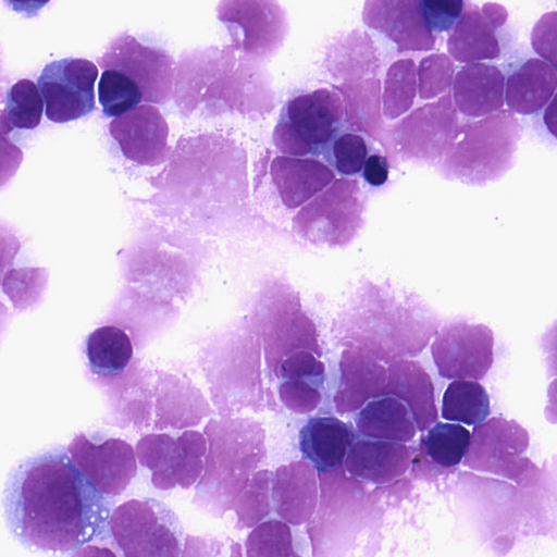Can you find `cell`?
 Instances as JSON below:
<instances>
[{"label":"cell","mask_w":557,"mask_h":557,"mask_svg":"<svg viewBox=\"0 0 557 557\" xmlns=\"http://www.w3.org/2000/svg\"><path fill=\"white\" fill-rule=\"evenodd\" d=\"M111 498L96 490L59 446L26 458L11 471L4 511L11 532L25 546L66 554L106 530Z\"/></svg>","instance_id":"6da1fadb"},{"label":"cell","mask_w":557,"mask_h":557,"mask_svg":"<svg viewBox=\"0 0 557 557\" xmlns=\"http://www.w3.org/2000/svg\"><path fill=\"white\" fill-rule=\"evenodd\" d=\"M440 324L437 314L416 294L366 280L339 314L337 330L343 343L392 363L419 355Z\"/></svg>","instance_id":"7a4b0ae2"},{"label":"cell","mask_w":557,"mask_h":557,"mask_svg":"<svg viewBox=\"0 0 557 557\" xmlns=\"http://www.w3.org/2000/svg\"><path fill=\"white\" fill-rule=\"evenodd\" d=\"M205 467L193 504L206 515L222 518L265 457L264 434L240 420L211 421L206 429Z\"/></svg>","instance_id":"3957f363"},{"label":"cell","mask_w":557,"mask_h":557,"mask_svg":"<svg viewBox=\"0 0 557 557\" xmlns=\"http://www.w3.org/2000/svg\"><path fill=\"white\" fill-rule=\"evenodd\" d=\"M521 136L522 125L508 109L459 124L437 171L470 186L498 181L513 168Z\"/></svg>","instance_id":"277c9868"},{"label":"cell","mask_w":557,"mask_h":557,"mask_svg":"<svg viewBox=\"0 0 557 557\" xmlns=\"http://www.w3.org/2000/svg\"><path fill=\"white\" fill-rule=\"evenodd\" d=\"M459 124V113L448 91L386 126L381 145L389 165H396L399 160L437 165L448 150Z\"/></svg>","instance_id":"5b68a950"},{"label":"cell","mask_w":557,"mask_h":557,"mask_svg":"<svg viewBox=\"0 0 557 557\" xmlns=\"http://www.w3.org/2000/svg\"><path fill=\"white\" fill-rule=\"evenodd\" d=\"M109 529L124 557H181L185 530L164 502L132 498L113 508Z\"/></svg>","instance_id":"8992f818"},{"label":"cell","mask_w":557,"mask_h":557,"mask_svg":"<svg viewBox=\"0 0 557 557\" xmlns=\"http://www.w3.org/2000/svg\"><path fill=\"white\" fill-rule=\"evenodd\" d=\"M367 196L356 178H336L294 218L299 236L314 245L346 247L362 230Z\"/></svg>","instance_id":"52a82bcc"},{"label":"cell","mask_w":557,"mask_h":557,"mask_svg":"<svg viewBox=\"0 0 557 557\" xmlns=\"http://www.w3.org/2000/svg\"><path fill=\"white\" fill-rule=\"evenodd\" d=\"M345 116L339 94L321 87L290 98L273 131L276 149L302 158L327 144Z\"/></svg>","instance_id":"ba28073f"},{"label":"cell","mask_w":557,"mask_h":557,"mask_svg":"<svg viewBox=\"0 0 557 557\" xmlns=\"http://www.w3.org/2000/svg\"><path fill=\"white\" fill-rule=\"evenodd\" d=\"M207 447V438L197 431H186L177 438L153 433L138 441L135 454L139 463L151 471L156 488L188 490L202 474Z\"/></svg>","instance_id":"9c48e42d"},{"label":"cell","mask_w":557,"mask_h":557,"mask_svg":"<svg viewBox=\"0 0 557 557\" xmlns=\"http://www.w3.org/2000/svg\"><path fill=\"white\" fill-rule=\"evenodd\" d=\"M96 64L84 58H64L47 63L38 76L46 117L64 124L89 114L96 104Z\"/></svg>","instance_id":"30bf717a"},{"label":"cell","mask_w":557,"mask_h":557,"mask_svg":"<svg viewBox=\"0 0 557 557\" xmlns=\"http://www.w3.org/2000/svg\"><path fill=\"white\" fill-rule=\"evenodd\" d=\"M529 443L528 431L517 421L494 417L473 429L463 465L517 480L537 470L530 459L521 457Z\"/></svg>","instance_id":"8fae6325"},{"label":"cell","mask_w":557,"mask_h":557,"mask_svg":"<svg viewBox=\"0 0 557 557\" xmlns=\"http://www.w3.org/2000/svg\"><path fill=\"white\" fill-rule=\"evenodd\" d=\"M494 344L487 325L454 320L438 330L431 354L442 377L476 381L493 366Z\"/></svg>","instance_id":"7c38bea8"},{"label":"cell","mask_w":557,"mask_h":557,"mask_svg":"<svg viewBox=\"0 0 557 557\" xmlns=\"http://www.w3.org/2000/svg\"><path fill=\"white\" fill-rule=\"evenodd\" d=\"M97 61L102 70L114 69L132 78L146 102L164 103L171 95L173 58L162 49L139 42L127 33L114 37Z\"/></svg>","instance_id":"4fadbf2b"},{"label":"cell","mask_w":557,"mask_h":557,"mask_svg":"<svg viewBox=\"0 0 557 557\" xmlns=\"http://www.w3.org/2000/svg\"><path fill=\"white\" fill-rule=\"evenodd\" d=\"M216 12L234 46L255 57L275 52L288 30L286 12L276 1L226 0L218 4Z\"/></svg>","instance_id":"5bb4252c"},{"label":"cell","mask_w":557,"mask_h":557,"mask_svg":"<svg viewBox=\"0 0 557 557\" xmlns=\"http://www.w3.org/2000/svg\"><path fill=\"white\" fill-rule=\"evenodd\" d=\"M71 460L101 494H123L137 473L133 446L122 438L95 442L77 433L66 447Z\"/></svg>","instance_id":"9a60e30c"},{"label":"cell","mask_w":557,"mask_h":557,"mask_svg":"<svg viewBox=\"0 0 557 557\" xmlns=\"http://www.w3.org/2000/svg\"><path fill=\"white\" fill-rule=\"evenodd\" d=\"M362 22L392 41L400 53L430 51L436 46V34L419 0H367Z\"/></svg>","instance_id":"2e32d148"},{"label":"cell","mask_w":557,"mask_h":557,"mask_svg":"<svg viewBox=\"0 0 557 557\" xmlns=\"http://www.w3.org/2000/svg\"><path fill=\"white\" fill-rule=\"evenodd\" d=\"M169 132L162 112L152 104H139L109 124L123 156L139 165L156 166L168 159Z\"/></svg>","instance_id":"e0dca14e"},{"label":"cell","mask_w":557,"mask_h":557,"mask_svg":"<svg viewBox=\"0 0 557 557\" xmlns=\"http://www.w3.org/2000/svg\"><path fill=\"white\" fill-rule=\"evenodd\" d=\"M271 502L277 516L287 524L308 523L319 502L314 467L307 460L277 467L271 479Z\"/></svg>","instance_id":"ac0fdd59"},{"label":"cell","mask_w":557,"mask_h":557,"mask_svg":"<svg viewBox=\"0 0 557 557\" xmlns=\"http://www.w3.org/2000/svg\"><path fill=\"white\" fill-rule=\"evenodd\" d=\"M344 344L341 381L334 396L335 409L342 414L357 411L381 396L387 380V369L377 359L351 343Z\"/></svg>","instance_id":"d6986e66"},{"label":"cell","mask_w":557,"mask_h":557,"mask_svg":"<svg viewBox=\"0 0 557 557\" xmlns=\"http://www.w3.org/2000/svg\"><path fill=\"white\" fill-rule=\"evenodd\" d=\"M505 82V75L496 65L466 64L454 76L453 102L462 115L482 119L504 109Z\"/></svg>","instance_id":"ffe728a7"},{"label":"cell","mask_w":557,"mask_h":557,"mask_svg":"<svg viewBox=\"0 0 557 557\" xmlns=\"http://www.w3.org/2000/svg\"><path fill=\"white\" fill-rule=\"evenodd\" d=\"M270 176L282 203L288 209L305 206L335 180L334 171L315 158L276 156Z\"/></svg>","instance_id":"44dd1931"},{"label":"cell","mask_w":557,"mask_h":557,"mask_svg":"<svg viewBox=\"0 0 557 557\" xmlns=\"http://www.w3.org/2000/svg\"><path fill=\"white\" fill-rule=\"evenodd\" d=\"M383 396H396L410 409L416 428L423 432L438 420L434 383L424 367L414 360L399 359L387 368Z\"/></svg>","instance_id":"7402d4cb"},{"label":"cell","mask_w":557,"mask_h":557,"mask_svg":"<svg viewBox=\"0 0 557 557\" xmlns=\"http://www.w3.org/2000/svg\"><path fill=\"white\" fill-rule=\"evenodd\" d=\"M413 455V449L403 443L359 440L345 457V469L366 482L386 484L407 472Z\"/></svg>","instance_id":"603a6c76"},{"label":"cell","mask_w":557,"mask_h":557,"mask_svg":"<svg viewBox=\"0 0 557 557\" xmlns=\"http://www.w3.org/2000/svg\"><path fill=\"white\" fill-rule=\"evenodd\" d=\"M354 441L352 428L335 417L312 418L299 434L301 454L319 473L339 468Z\"/></svg>","instance_id":"cb8c5ba5"},{"label":"cell","mask_w":557,"mask_h":557,"mask_svg":"<svg viewBox=\"0 0 557 557\" xmlns=\"http://www.w3.org/2000/svg\"><path fill=\"white\" fill-rule=\"evenodd\" d=\"M495 30L480 7L465 2L446 40L448 55L466 64L498 59L502 49Z\"/></svg>","instance_id":"d4e9b609"},{"label":"cell","mask_w":557,"mask_h":557,"mask_svg":"<svg viewBox=\"0 0 557 557\" xmlns=\"http://www.w3.org/2000/svg\"><path fill=\"white\" fill-rule=\"evenodd\" d=\"M556 69L540 58H530L505 82V102L515 114L541 111L555 97Z\"/></svg>","instance_id":"484cf974"},{"label":"cell","mask_w":557,"mask_h":557,"mask_svg":"<svg viewBox=\"0 0 557 557\" xmlns=\"http://www.w3.org/2000/svg\"><path fill=\"white\" fill-rule=\"evenodd\" d=\"M471 434L457 423L437 422L421 436L412 458L413 473L441 475L454 471L466 456Z\"/></svg>","instance_id":"4316f807"},{"label":"cell","mask_w":557,"mask_h":557,"mask_svg":"<svg viewBox=\"0 0 557 557\" xmlns=\"http://www.w3.org/2000/svg\"><path fill=\"white\" fill-rule=\"evenodd\" d=\"M326 65L333 77L342 83H351L375 77L381 67V59L371 36L355 28L330 46Z\"/></svg>","instance_id":"83f0119b"},{"label":"cell","mask_w":557,"mask_h":557,"mask_svg":"<svg viewBox=\"0 0 557 557\" xmlns=\"http://www.w3.org/2000/svg\"><path fill=\"white\" fill-rule=\"evenodd\" d=\"M344 104L349 126L381 144L385 123L382 114V86L377 77L334 85Z\"/></svg>","instance_id":"f1b7e54d"},{"label":"cell","mask_w":557,"mask_h":557,"mask_svg":"<svg viewBox=\"0 0 557 557\" xmlns=\"http://www.w3.org/2000/svg\"><path fill=\"white\" fill-rule=\"evenodd\" d=\"M356 425L364 436L382 441L407 443L417 434L410 411L393 396L369 401L358 413Z\"/></svg>","instance_id":"f546056e"},{"label":"cell","mask_w":557,"mask_h":557,"mask_svg":"<svg viewBox=\"0 0 557 557\" xmlns=\"http://www.w3.org/2000/svg\"><path fill=\"white\" fill-rule=\"evenodd\" d=\"M84 354L90 372L97 379L104 380L127 368L133 359L134 346L124 330L108 324L87 335Z\"/></svg>","instance_id":"4dcf8cb0"},{"label":"cell","mask_w":557,"mask_h":557,"mask_svg":"<svg viewBox=\"0 0 557 557\" xmlns=\"http://www.w3.org/2000/svg\"><path fill=\"white\" fill-rule=\"evenodd\" d=\"M45 103L38 86L28 78L16 81L8 89L5 106L0 110V131L34 129L42 120Z\"/></svg>","instance_id":"1f68e13d"},{"label":"cell","mask_w":557,"mask_h":557,"mask_svg":"<svg viewBox=\"0 0 557 557\" xmlns=\"http://www.w3.org/2000/svg\"><path fill=\"white\" fill-rule=\"evenodd\" d=\"M490 397L478 381L455 380L446 388L442 399V417L453 422L474 425L490 414Z\"/></svg>","instance_id":"d6a6232c"},{"label":"cell","mask_w":557,"mask_h":557,"mask_svg":"<svg viewBox=\"0 0 557 557\" xmlns=\"http://www.w3.org/2000/svg\"><path fill=\"white\" fill-rule=\"evenodd\" d=\"M418 94L417 64L412 58L394 61L386 70L382 87V114L387 121L405 115Z\"/></svg>","instance_id":"836d02e7"},{"label":"cell","mask_w":557,"mask_h":557,"mask_svg":"<svg viewBox=\"0 0 557 557\" xmlns=\"http://www.w3.org/2000/svg\"><path fill=\"white\" fill-rule=\"evenodd\" d=\"M271 479L268 469L256 471L246 487L236 497L232 510L236 515L237 530L252 529L271 513Z\"/></svg>","instance_id":"e575fe53"},{"label":"cell","mask_w":557,"mask_h":557,"mask_svg":"<svg viewBox=\"0 0 557 557\" xmlns=\"http://www.w3.org/2000/svg\"><path fill=\"white\" fill-rule=\"evenodd\" d=\"M246 557H302L294 545L293 532L280 519L262 521L245 540Z\"/></svg>","instance_id":"d590c367"},{"label":"cell","mask_w":557,"mask_h":557,"mask_svg":"<svg viewBox=\"0 0 557 557\" xmlns=\"http://www.w3.org/2000/svg\"><path fill=\"white\" fill-rule=\"evenodd\" d=\"M98 100L108 117H119L139 106L141 92L126 74L104 69L98 82Z\"/></svg>","instance_id":"8d00e7d4"},{"label":"cell","mask_w":557,"mask_h":557,"mask_svg":"<svg viewBox=\"0 0 557 557\" xmlns=\"http://www.w3.org/2000/svg\"><path fill=\"white\" fill-rule=\"evenodd\" d=\"M48 272L42 268H11L3 276L1 288L15 310L33 307L45 293Z\"/></svg>","instance_id":"74e56055"},{"label":"cell","mask_w":557,"mask_h":557,"mask_svg":"<svg viewBox=\"0 0 557 557\" xmlns=\"http://www.w3.org/2000/svg\"><path fill=\"white\" fill-rule=\"evenodd\" d=\"M455 76L453 59L443 52L423 57L417 66L418 94L422 100L437 99L448 92Z\"/></svg>","instance_id":"f35d334b"},{"label":"cell","mask_w":557,"mask_h":557,"mask_svg":"<svg viewBox=\"0 0 557 557\" xmlns=\"http://www.w3.org/2000/svg\"><path fill=\"white\" fill-rule=\"evenodd\" d=\"M369 154L366 138L354 132H344L331 144V161L335 170L345 175L359 174Z\"/></svg>","instance_id":"ab89813d"},{"label":"cell","mask_w":557,"mask_h":557,"mask_svg":"<svg viewBox=\"0 0 557 557\" xmlns=\"http://www.w3.org/2000/svg\"><path fill=\"white\" fill-rule=\"evenodd\" d=\"M278 393L285 407L300 414L314 411L322 400L319 388L307 380H287L281 384Z\"/></svg>","instance_id":"60d3db41"},{"label":"cell","mask_w":557,"mask_h":557,"mask_svg":"<svg viewBox=\"0 0 557 557\" xmlns=\"http://www.w3.org/2000/svg\"><path fill=\"white\" fill-rule=\"evenodd\" d=\"M556 29L557 12L544 13L534 24L531 32V45L541 60L556 69Z\"/></svg>","instance_id":"b9f144b4"},{"label":"cell","mask_w":557,"mask_h":557,"mask_svg":"<svg viewBox=\"0 0 557 557\" xmlns=\"http://www.w3.org/2000/svg\"><path fill=\"white\" fill-rule=\"evenodd\" d=\"M280 371L287 380L315 379L322 382L325 366L313 352L301 349L287 356L280 364Z\"/></svg>","instance_id":"7bdbcfd3"},{"label":"cell","mask_w":557,"mask_h":557,"mask_svg":"<svg viewBox=\"0 0 557 557\" xmlns=\"http://www.w3.org/2000/svg\"><path fill=\"white\" fill-rule=\"evenodd\" d=\"M420 2L434 33L451 29L465 8L462 0H422Z\"/></svg>","instance_id":"ee69618b"},{"label":"cell","mask_w":557,"mask_h":557,"mask_svg":"<svg viewBox=\"0 0 557 557\" xmlns=\"http://www.w3.org/2000/svg\"><path fill=\"white\" fill-rule=\"evenodd\" d=\"M225 543L211 535L186 534L181 557H225Z\"/></svg>","instance_id":"f6af8a7d"},{"label":"cell","mask_w":557,"mask_h":557,"mask_svg":"<svg viewBox=\"0 0 557 557\" xmlns=\"http://www.w3.org/2000/svg\"><path fill=\"white\" fill-rule=\"evenodd\" d=\"M23 158L22 149L9 138V134L0 131V188L15 175Z\"/></svg>","instance_id":"bcb514c9"},{"label":"cell","mask_w":557,"mask_h":557,"mask_svg":"<svg viewBox=\"0 0 557 557\" xmlns=\"http://www.w3.org/2000/svg\"><path fill=\"white\" fill-rule=\"evenodd\" d=\"M20 248L17 236L9 227L0 224V284L4 274L12 268Z\"/></svg>","instance_id":"7dc6e473"},{"label":"cell","mask_w":557,"mask_h":557,"mask_svg":"<svg viewBox=\"0 0 557 557\" xmlns=\"http://www.w3.org/2000/svg\"><path fill=\"white\" fill-rule=\"evenodd\" d=\"M363 180L371 186L384 185L389 177V163L386 156L372 153L368 156L363 169Z\"/></svg>","instance_id":"c3c4849f"},{"label":"cell","mask_w":557,"mask_h":557,"mask_svg":"<svg viewBox=\"0 0 557 557\" xmlns=\"http://www.w3.org/2000/svg\"><path fill=\"white\" fill-rule=\"evenodd\" d=\"M481 11L495 29L504 26L507 22L508 11L499 3L485 2L481 7Z\"/></svg>","instance_id":"681fc988"},{"label":"cell","mask_w":557,"mask_h":557,"mask_svg":"<svg viewBox=\"0 0 557 557\" xmlns=\"http://www.w3.org/2000/svg\"><path fill=\"white\" fill-rule=\"evenodd\" d=\"M71 557H119L114 550L110 547L96 544L88 543L82 546L81 548L73 552Z\"/></svg>","instance_id":"f907efd6"},{"label":"cell","mask_w":557,"mask_h":557,"mask_svg":"<svg viewBox=\"0 0 557 557\" xmlns=\"http://www.w3.org/2000/svg\"><path fill=\"white\" fill-rule=\"evenodd\" d=\"M544 123L547 129L550 132L553 137L556 136V109H555V97L546 104L544 111Z\"/></svg>","instance_id":"816d5d0a"},{"label":"cell","mask_w":557,"mask_h":557,"mask_svg":"<svg viewBox=\"0 0 557 557\" xmlns=\"http://www.w3.org/2000/svg\"><path fill=\"white\" fill-rule=\"evenodd\" d=\"M228 557H243V548L238 542L232 541Z\"/></svg>","instance_id":"f5cc1de1"},{"label":"cell","mask_w":557,"mask_h":557,"mask_svg":"<svg viewBox=\"0 0 557 557\" xmlns=\"http://www.w3.org/2000/svg\"><path fill=\"white\" fill-rule=\"evenodd\" d=\"M0 73H1V58H0Z\"/></svg>","instance_id":"db71d44e"}]
</instances>
